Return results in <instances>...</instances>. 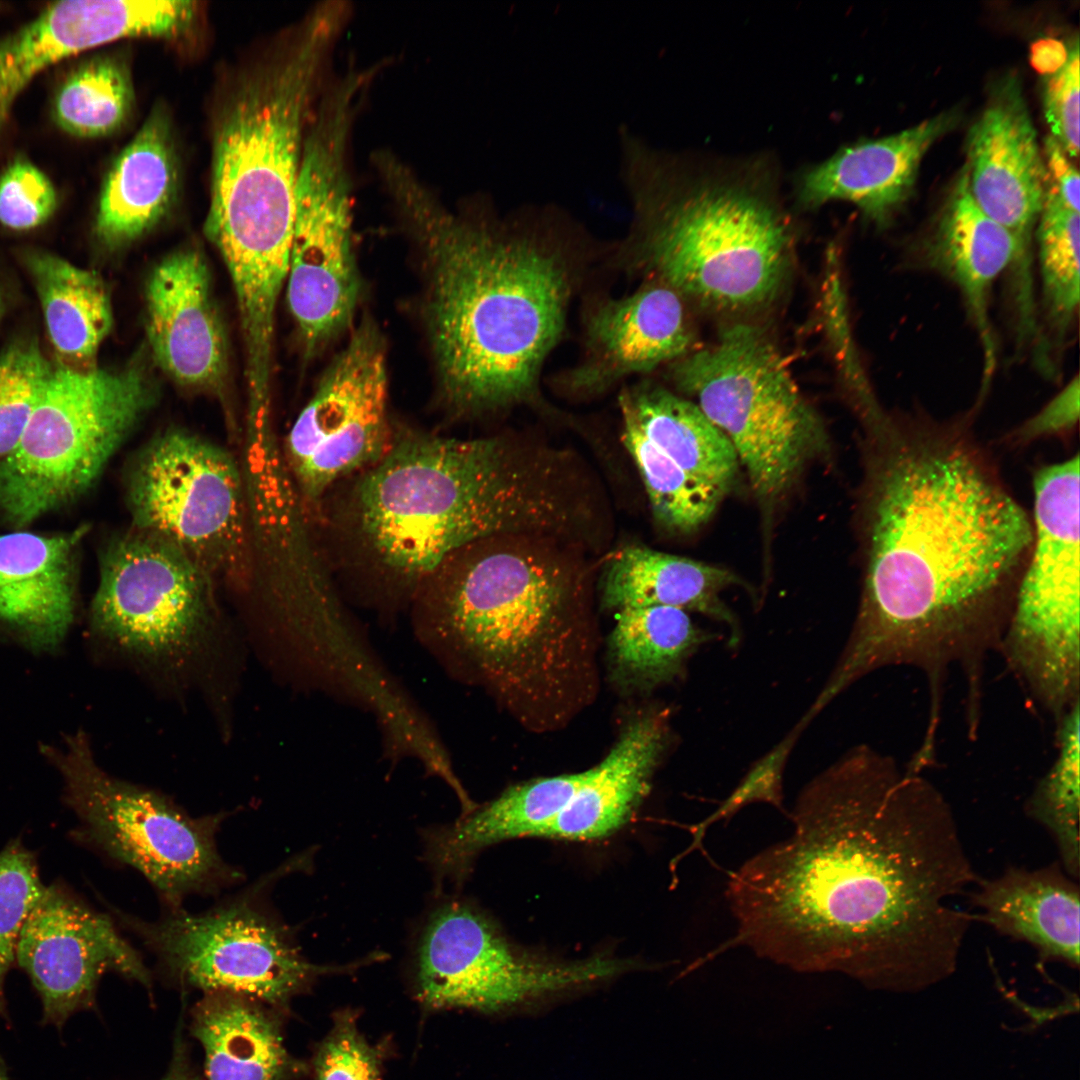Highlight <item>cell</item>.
Here are the masks:
<instances>
[{
    "mask_svg": "<svg viewBox=\"0 0 1080 1080\" xmlns=\"http://www.w3.org/2000/svg\"><path fill=\"white\" fill-rule=\"evenodd\" d=\"M1056 724V758L1027 800L1025 810L1055 841L1064 871L1078 880L1080 702L1072 706Z\"/></svg>",
    "mask_w": 1080,
    "mask_h": 1080,
    "instance_id": "e575fe53",
    "label": "cell"
},
{
    "mask_svg": "<svg viewBox=\"0 0 1080 1080\" xmlns=\"http://www.w3.org/2000/svg\"><path fill=\"white\" fill-rule=\"evenodd\" d=\"M930 266L960 290L984 351L985 380L995 366L989 298L998 276L1011 266L1016 243L973 199L965 168L956 181L925 245Z\"/></svg>",
    "mask_w": 1080,
    "mask_h": 1080,
    "instance_id": "484cf974",
    "label": "cell"
},
{
    "mask_svg": "<svg viewBox=\"0 0 1080 1080\" xmlns=\"http://www.w3.org/2000/svg\"><path fill=\"white\" fill-rule=\"evenodd\" d=\"M21 92L22 87L16 78L0 68V131Z\"/></svg>",
    "mask_w": 1080,
    "mask_h": 1080,
    "instance_id": "f6af8a7d",
    "label": "cell"
},
{
    "mask_svg": "<svg viewBox=\"0 0 1080 1080\" xmlns=\"http://www.w3.org/2000/svg\"><path fill=\"white\" fill-rule=\"evenodd\" d=\"M191 1033L204 1051L206 1080H288L302 1071L272 1008L250 998L203 994L192 1010Z\"/></svg>",
    "mask_w": 1080,
    "mask_h": 1080,
    "instance_id": "f546056e",
    "label": "cell"
},
{
    "mask_svg": "<svg viewBox=\"0 0 1080 1080\" xmlns=\"http://www.w3.org/2000/svg\"><path fill=\"white\" fill-rule=\"evenodd\" d=\"M622 420L621 438L642 478L655 520L677 533L703 526L726 492L684 471L629 416L622 414Z\"/></svg>",
    "mask_w": 1080,
    "mask_h": 1080,
    "instance_id": "836d02e7",
    "label": "cell"
},
{
    "mask_svg": "<svg viewBox=\"0 0 1080 1080\" xmlns=\"http://www.w3.org/2000/svg\"><path fill=\"white\" fill-rule=\"evenodd\" d=\"M954 121L952 113H942L893 135L843 148L804 175L801 201L811 206L849 201L870 218L885 220L910 195L924 155Z\"/></svg>",
    "mask_w": 1080,
    "mask_h": 1080,
    "instance_id": "603a6c76",
    "label": "cell"
},
{
    "mask_svg": "<svg viewBox=\"0 0 1080 1080\" xmlns=\"http://www.w3.org/2000/svg\"><path fill=\"white\" fill-rule=\"evenodd\" d=\"M619 403L621 413L679 467L728 492L739 470L737 453L696 404L649 383L625 390Z\"/></svg>",
    "mask_w": 1080,
    "mask_h": 1080,
    "instance_id": "4dcf8cb0",
    "label": "cell"
},
{
    "mask_svg": "<svg viewBox=\"0 0 1080 1080\" xmlns=\"http://www.w3.org/2000/svg\"><path fill=\"white\" fill-rule=\"evenodd\" d=\"M134 91L126 65L114 57H98L76 68L57 91L56 123L67 133L86 138L110 135L129 118Z\"/></svg>",
    "mask_w": 1080,
    "mask_h": 1080,
    "instance_id": "d590c367",
    "label": "cell"
},
{
    "mask_svg": "<svg viewBox=\"0 0 1080 1080\" xmlns=\"http://www.w3.org/2000/svg\"><path fill=\"white\" fill-rule=\"evenodd\" d=\"M1044 154L1045 197L1058 201L1069 210L1079 212V173L1071 158L1051 136L1045 139Z\"/></svg>",
    "mask_w": 1080,
    "mask_h": 1080,
    "instance_id": "ee69618b",
    "label": "cell"
},
{
    "mask_svg": "<svg viewBox=\"0 0 1080 1080\" xmlns=\"http://www.w3.org/2000/svg\"><path fill=\"white\" fill-rule=\"evenodd\" d=\"M585 775L586 771L541 777L511 786L454 824L432 830L426 838L429 863L439 878H456L466 873L484 848L516 838L541 837Z\"/></svg>",
    "mask_w": 1080,
    "mask_h": 1080,
    "instance_id": "83f0119b",
    "label": "cell"
},
{
    "mask_svg": "<svg viewBox=\"0 0 1080 1080\" xmlns=\"http://www.w3.org/2000/svg\"><path fill=\"white\" fill-rule=\"evenodd\" d=\"M355 99L325 94L305 135L295 192L287 297L313 356L350 325L359 296L347 149Z\"/></svg>",
    "mask_w": 1080,
    "mask_h": 1080,
    "instance_id": "7c38bea8",
    "label": "cell"
},
{
    "mask_svg": "<svg viewBox=\"0 0 1080 1080\" xmlns=\"http://www.w3.org/2000/svg\"><path fill=\"white\" fill-rule=\"evenodd\" d=\"M551 464L503 438L394 428L384 456L336 485L313 516L333 577L392 620L459 549L569 520Z\"/></svg>",
    "mask_w": 1080,
    "mask_h": 1080,
    "instance_id": "3957f363",
    "label": "cell"
},
{
    "mask_svg": "<svg viewBox=\"0 0 1080 1080\" xmlns=\"http://www.w3.org/2000/svg\"><path fill=\"white\" fill-rule=\"evenodd\" d=\"M26 264L55 350L73 361L91 359L113 323L109 295L101 278L46 252L30 254Z\"/></svg>",
    "mask_w": 1080,
    "mask_h": 1080,
    "instance_id": "1f68e13d",
    "label": "cell"
},
{
    "mask_svg": "<svg viewBox=\"0 0 1080 1080\" xmlns=\"http://www.w3.org/2000/svg\"><path fill=\"white\" fill-rule=\"evenodd\" d=\"M346 13L335 1L314 9L226 106L214 139L209 237H291L304 127Z\"/></svg>",
    "mask_w": 1080,
    "mask_h": 1080,
    "instance_id": "8992f818",
    "label": "cell"
},
{
    "mask_svg": "<svg viewBox=\"0 0 1080 1080\" xmlns=\"http://www.w3.org/2000/svg\"><path fill=\"white\" fill-rule=\"evenodd\" d=\"M16 961L41 997L44 1021L56 1026L93 1004L107 972L151 988L141 955L114 921L56 885L45 887L27 917Z\"/></svg>",
    "mask_w": 1080,
    "mask_h": 1080,
    "instance_id": "e0dca14e",
    "label": "cell"
},
{
    "mask_svg": "<svg viewBox=\"0 0 1080 1080\" xmlns=\"http://www.w3.org/2000/svg\"><path fill=\"white\" fill-rule=\"evenodd\" d=\"M869 430L865 571L856 620L823 698L867 674L911 666L933 706L952 668L981 697L1033 542L1028 514L967 432L894 421Z\"/></svg>",
    "mask_w": 1080,
    "mask_h": 1080,
    "instance_id": "7a4b0ae2",
    "label": "cell"
},
{
    "mask_svg": "<svg viewBox=\"0 0 1080 1080\" xmlns=\"http://www.w3.org/2000/svg\"><path fill=\"white\" fill-rule=\"evenodd\" d=\"M87 531L0 534V619L32 648H55L72 623L76 552Z\"/></svg>",
    "mask_w": 1080,
    "mask_h": 1080,
    "instance_id": "7402d4cb",
    "label": "cell"
},
{
    "mask_svg": "<svg viewBox=\"0 0 1080 1080\" xmlns=\"http://www.w3.org/2000/svg\"><path fill=\"white\" fill-rule=\"evenodd\" d=\"M177 1048L168 1072L162 1080H202L189 1063L183 1048Z\"/></svg>",
    "mask_w": 1080,
    "mask_h": 1080,
    "instance_id": "bcb514c9",
    "label": "cell"
},
{
    "mask_svg": "<svg viewBox=\"0 0 1080 1080\" xmlns=\"http://www.w3.org/2000/svg\"><path fill=\"white\" fill-rule=\"evenodd\" d=\"M1079 456L1034 475L1031 550L1020 576L1011 623L1038 640L1079 630Z\"/></svg>",
    "mask_w": 1080,
    "mask_h": 1080,
    "instance_id": "d6986e66",
    "label": "cell"
},
{
    "mask_svg": "<svg viewBox=\"0 0 1080 1080\" xmlns=\"http://www.w3.org/2000/svg\"><path fill=\"white\" fill-rule=\"evenodd\" d=\"M1079 41L1068 47L1064 63L1049 73L1043 93L1044 115L1053 137L1071 159L1079 153Z\"/></svg>",
    "mask_w": 1080,
    "mask_h": 1080,
    "instance_id": "b9f144b4",
    "label": "cell"
},
{
    "mask_svg": "<svg viewBox=\"0 0 1080 1080\" xmlns=\"http://www.w3.org/2000/svg\"><path fill=\"white\" fill-rule=\"evenodd\" d=\"M157 399L146 362L52 370L11 453L0 459V515L23 527L85 493Z\"/></svg>",
    "mask_w": 1080,
    "mask_h": 1080,
    "instance_id": "52a82bcc",
    "label": "cell"
},
{
    "mask_svg": "<svg viewBox=\"0 0 1080 1080\" xmlns=\"http://www.w3.org/2000/svg\"><path fill=\"white\" fill-rule=\"evenodd\" d=\"M1035 232L1044 306L1050 325L1061 337L1079 306V212L1044 198Z\"/></svg>",
    "mask_w": 1080,
    "mask_h": 1080,
    "instance_id": "8d00e7d4",
    "label": "cell"
},
{
    "mask_svg": "<svg viewBox=\"0 0 1080 1080\" xmlns=\"http://www.w3.org/2000/svg\"><path fill=\"white\" fill-rule=\"evenodd\" d=\"M52 370L32 340L15 342L0 353V459L17 445Z\"/></svg>",
    "mask_w": 1080,
    "mask_h": 1080,
    "instance_id": "74e56055",
    "label": "cell"
},
{
    "mask_svg": "<svg viewBox=\"0 0 1080 1080\" xmlns=\"http://www.w3.org/2000/svg\"><path fill=\"white\" fill-rule=\"evenodd\" d=\"M1 316H2V302H1V298H0V320H1Z\"/></svg>",
    "mask_w": 1080,
    "mask_h": 1080,
    "instance_id": "7dc6e473",
    "label": "cell"
},
{
    "mask_svg": "<svg viewBox=\"0 0 1080 1080\" xmlns=\"http://www.w3.org/2000/svg\"><path fill=\"white\" fill-rule=\"evenodd\" d=\"M393 434L384 340L376 325L364 320L285 440L284 460L311 519L336 485L384 456Z\"/></svg>",
    "mask_w": 1080,
    "mask_h": 1080,
    "instance_id": "2e32d148",
    "label": "cell"
},
{
    "mask_svg": "<svg viewBox=\"0 0 1080 1080\" xmlns=\"http://www.w3.org/2000/svg\"><path fill=\"white\" fill-rule=\"evenodd\" d=\"M625 962L554 960L512 944L483 914L447 903L428 919L415 953L418 999L429 1008L499 1011L621 974Z\"/></svg>",
    "mask_w": 1080,
    "mask_h": 1080,
    "instance_id": "9a60e30c",
    "label": "cell"
},
{
    "mask_svg": "<svg viewBox=\"0 0 1080 1080\" xmlns=\"http://www.w3.org/2000/svg\"><path fill=\"white\" fill-rule=\"evenodd\" d=\"M738 583L730 571L648 547L630 545L604 568L602 602L609 609L670 606L704 614L729 626L734 644L739 627L720 593Z\"/></svg>",
    "mask_w": 1080,
    "mask_h": 1080,
    "instance_id": "f1b7e54d",
    "label": "cell"
},
{
    "mask_svg": "<svg viewBox=\"0 0 1080 1080\" xmlns=\"http://www.w3.org/2000/svg\"><path fill=\"white\" fill-rule=\"evenodd\" d=\"M672 378L730 440L760 500L782 496L825 446L819 417L758 326L726 327L712 346L680 358Z\"/></svg>",
    "mask_w": 1080,
    "mask_h": 1080,
    "instance_id": "ba28073f",
    "label": "cell"
},
{
    "mask_svg": "<svg viewBox=\"0 0 1080 1080\" xmlns=\"http://www.w3.org/2000/svg\"><path fill=\"white\" fill-rule=\"evenodd\" d=\"M381 1054L360 1033L353 1011L338 1012L314 1061L317 1080H381Z\"/></svg>",
    "mask_w": 1080,
    "mask_h": 1080,
    "instance_id": "ab89813d",
    "label": "cell"
},
{
    "mask_svg": "<svg viewBox=\"0 0 1080 1080\" xmlns=\"http://www.w3.org/2000/svg\"><path fill=\"white\" fill-rule=\"evenodd\" d=\"M178 167L167 114L154 110L109 170L99 199L96 231L110 246L126 245L168 212Z\"/></svg>",
    "mask_w": 1080,
    "mask_h": 1080,
    "instance_id": "4316f807",
    "label": "cell"
},
{
    "mask_svg": "<svg viewBox=\"0 0 1080 1080\" xmlns=\"http://www.w3.org/2000/svg\"><path fill=\"white\" fill-rule=\"evenodd\" d=\"M41 751L62 776L81 834L111 859L140 872L168 909L182 907L191 895L218 894L242 879L217 848L224 813L192 817L166 796L108 774L81 731Z\"/></svg>",
    "mask_w": 1080,
    "mask_h": 1080,
    "instance_id": "9c48e42d",
    "label": "cell"
},
{
    "mask_svg": "<svg viewBox=\"0 0 1080 1080\" xmlns=\"http://www.w3.org/2000/svg\"><path fill=\"white\" fill-rule=\"evenodd\" d=\"M1079 418V378L1076 376L1036 415L1014 433L1015 441L1024 443L1036 438L1070 430Z\"/></svg>",
    "mask_w": 1080,
    "mask_h": 1080,
    "instance_id": "7bdbcfd3",
    "label": "cell"
},
{
    "mask_svg": "<svg viewBox=\"0 0 1080 1080\" xmlns=\"http://www.w3.org/2000/svg\"><path fill=\"white\" fill-rule=\"evenodd\" d=\"M246 496L233 457L184 430L153 438L126 478L134 528L177 545L210 574L232 578L248 568Z\"/></svg>",
    "mask_w": 1080,
    "mask_h": 1080,
    "instance_id": "5bb4252c",
    "label": "cell"
},
{
    "mask_svg": "<svg viewBox=\"0 0 1080 1080\" xmlns=\"http://www.w3.org/2000/svg\"><path fill=\"white\" fill-rule=\"evenodd\" d=\"M667 743L663 713L646 712L631 720L606 757L586 770L573 796L541 837L596 840L623 827L649 793Z\"/></svg>",
    "mask_w": 1080,
    "mask_h": 1080,
    "instance_id": "d4e9b609",
    "label": "cell"
},
{
    "mask_svg": "<svg viewBox=\"0 0 1080 1080\" xmlns=\"http://www.w3.org/2000/svg\"><path fill=\"white\" fill-rule=\"evenodd\" d=\"M379 175L423 258L443 399L459 412L528 400L564 329L571 282L563 259L451 212L400 159Z\"/></svg>",
    "mask_w": 1080,
    "mask_h": 1080,
    "instance_id": "277c9868",
    "label": "cell"
},
{
    "mask_svg": "<svg viewBox=\"0 0 1080 1080\" xmlns=\"http://www.w3.org/2000/svg\"><path fill=\"white\" fill-rule=\"evenodd\" d=\"M711 638L679 608L622 609L609 637L613 672L622 684L656 687L679 676L688 658Z\"/></svg>",
    "mask_w": 1080,
    "mask_h": 1080,
    "instance_id": "d6a6232c",
    "label": "cell"
},
{
    "mask_svg": "<svg viewBox=\"0 0 1080 1080\" xmlns=\"http://www.w3.org/2000/svg\"><path fill=\"white\" fill-rule=\"evenodd\" d=\"M90 616L93 631L121 652L179 673L214 642L212 574L172 542L133 527L104 552Z\"/></svg>",
    "mask_w": 1080,
    "mask_h": 1080,
    "instance_id": "4fadbf2b",
    "label": "cell"
},
{
    "mask_svg": "<svg viewBox=\"0 0 1080 1080\" xmlns=\"http://www.w3.org/2000/svg\"><path fill=\"white\" fill-rule=\"evenodd\" d=\"M968 183L979 208L1014 238V296L1033 297L1032 239L1046 191L1037 133L1016 79L994 89L968 133Z\"/></svg>",
    "mask_w": 1080,
    "mask_h": 1080,
    "instance_id": "ac0fdd59",
    "label": "cell"
},
{
    "mask_svg": "<svg viewBox=\"0 0 1080 1080\" xmlns=\"http://www.w3.org/2000/svg\"><path fill=\"white\" fill-rule=\"evenodd\" d=\"M45 886L32 853L18 840L0 852V1011L5 977L16 961L23 926Z\"/></svg>",
    "mask_w": 1080,
    "mask_h": 1080,
    "instance_id": "f35d334b",
    "label": "cell"
},
{
    "mask_svg": "<svg viewBox=\"0 0 1080 1080\" xmlns=\"http://www.w3.org/2000/svg\"><path fill=\"white\" fill-rule=\"evenodd\" d=\"M970 901L997 933L1031 945L1041 961L1079 967L1080 890L1059 863L1038 869L1011 866L980 879Z\"/></svg>",
    "mask_w": 1080,
    "mask_h": 1080,
    "instance_id": "cb8c5ba5",
    "label": "cell"
},
{
    "mask_svg": "<svg viewBox=\"0 0 1080 1080\" xmlns=\"http://www.w3.org/2000/svg\"><path fill=\"white\" fill-rule=\"evenodd\" d=\"M794 831L730 874L744 946L799 971H841L909 991L957 967L975 915L954 900L978 880L949 802L911 764L859 745L814 777Z\"/></svg>",
    "mask_w": 1080,
    "mask_h": 1080,
    "instance_id": "6da1fadb",
    "label": "cell"
},
{
    "mask_svg": "<svg viewBox=\"0 0 1080 1080\" xmlns=\"http://www.w3.org/2000/svg\"><path fill=\"white\" fill-rule=\"evenodd\" d=\"M653 216L643 253L678 294L725 310L776 296L789 267V239L765 201L738 189H702Z\"/></svg>",
    "mask_w": 1080,
    "mask_h": 1080,
    "instance_id": "8fae6325",
    "label": "cell"
},
{
    "mask_svg": "<svg viewBox=\"0 0 1080 1080\" xmlns=\"http://www.w3.org/2000/svg\"><path fill=\"white\" fill-rule=\"evenodd\" d=\"M409 609L417 640L450 676L486 689L529 728L559 726L594 696L595 632L579 590L537 556L469 544Z\"/></svg>",
    "mask_w": 1080,
    "mask_h": 1080,
    "instance_id": "5b68a950",
    "label": "cell"
},
{
    "mask_svg": "<svg viewBox=\"0 0 1080 1080\" xmlns=\"http://www.w3.org/2000/svg\"><path fill=\"white\" fill-rule=\"evenodd\" d=\"M267 882L200 913L178 907L155 921L117 915L174 983L203 994L241 995L273 1009L285 1007L321 975L349 972L377 960L368 957L347 966L308 961L264 902Z\"/></svg>",
    "mask_w": 1080,
    "mask_h": 1080,
    "instance_id": "30bf717a",
    "label": "cell"
},
{
    "mask_svg": "<svg viewBox=\"0 0 1080 1080\" xmlns=\"http://www.w3.org/2000/svg\"><path fill=\"white\" fill-rule=\"evenodd\" d=\"M57 206L50 179L27 160L12 162L0 175V223L29 230L46 222Z\"/></svg>",
    "mask_w": 1080,
    "mask_h": 1080,
    "instance_id": "60d3db41",
    "label": "cell"
},
{
    "mask_svg": "<svg viewBox=\"0 0 1080 1080\" xmlns=\"http://www.w3.org/2000/svg\"><path fill=\"white\" fill-rule=\"evenodd\" d=\"M692 339L679 294L666 284L605 300L587 318V355L572 374V384L600 389L649 372L687 355Z\"/></svg>",
    "mask_w": 1080,
    "mask_h": 1080,
    "instance_id": "44dd1931",
    "label": "cell"
},
{
    "mask_svg": "<svg viewBox=\"0 0 1080 1080\" xmlns=\"http://www.w3.org/2000/svg\"><path fill=\"white\" fill-rule=\"evenodd\" d=\"M146 331L153 358L178 384L210 390L223 383L225 335L199 251L178 250L154 267L146 286Z\"/></svg>",
    "mask_w": 1080,
    "mask_h": 1080,
    "instance_id": "ffe728a7",
    "label": "cell"
}]
</instances>
